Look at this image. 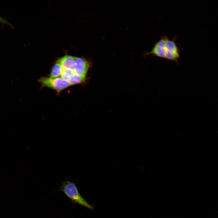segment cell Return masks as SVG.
Here are the masks:
<instances>
[{"label": "cell", "mask_w": 218, "mask_h": 218, "mask_svg": "<svg viewBox=\"0 0 218 218\" xmlns=\"http://www.w3.org/2000/svg\"><path fill=\"white\" fill-rule=\"evenodd\" d=\"M63 68L60 63L57 61L52 68L50 75L51 78H58L61 75Z\"/></svg>", "instance_id": "obj_6"}, {"label": "cell", "mask_w": 218, "mask_h": 218, "mask_svg": "<svg viewBox=\"0 0 218 218\" xmlns=\"http://www.w3.org/2000/svg\"><path fill=\"white\" fill-rule=\"evenodd\" d=\"M75 74L73 69L63 68L61 76V78L69 81Z\"/></svg>", "instance_id": "obj_8"}, {"label": "cell", "mask_w": 218, "mask_h": 218, "mask_svg": "<svg viewBox=\"0 0 218 218\" xmlns=\"http://www.w3.org/2000/svg\"><path fill=\"white\" fill-rule=\"evenodd\" d=\"M60 190L73 204L81 206L91 210L94 209V206L89 203L81 195L74 183L66 180L62 183Z\"/></svg>", "instance_id": "obj_2"}, {"label": "cell", "mask_w": 218, "mask_h": 218, "mask_svg": "<svg viewBox=\"0 0 218 218\" xmlns=\"http://www.w3.org/2000/svg\"><path fill=\"white\" fill-rule=\"evenodd\" d=\"M0 22L3 24L6 25L11 27H12V25L11 24L1 16H0Z\"/></svg>", "instance_id": "obj_9"}, {"label": "cell", "mask_w": 218, "mask_h": 218, "mask_svg": "<svg viewBox=\"0 0 218 218\" xmlns=\"http://www.w3.org/2000/svg\"><path fill=\"white\" fill-rule=\"evenodd\" d=\"M91 64L84 58L76 57L73 70L75 74L86 77Z\"/></svg>", "instance_id": "obj_4"}, {"label": "cell", "mask_w": 218, "mask_h": 218, "mask_svg": "<svg viewBox=\"0 0 218 218\" xmlns=\"http://www.w3.org/2000/svg\"><path fill=\"white\" fill-rule=\"evenodd\" d=\"M38 82L42 86L50 88L58 92H60L71 85L68 81L61 77H41L38 80Z\"/></svg>", "instance_id": "obj_3"}, {"label": "cell", "mask_w": 218, "mask_h": 218, "mask_svg": "<svg viewBox=\"0 0 218 218\" xmlns=\"http://www.w3.org/2000/svg\"><path fill=\"white\" fill-rule=\"evenodd\" d=\"M76 57L69 55L64 56L57 61L61 64L64 69H73Z\"/></svg>", "instance_id": "obj_5"}, {"label": "cell", "mask_w": 218, "mask_h": 218, "mask_svg": "<svg viewBox=\"0 0 218 218\" xmlns=\"http://www.w3.org/2000/svg\"><path fill=\"white\" fill-rule=\"evenodd\" d=\"M86 77L75 74L69 81L71 85H75L84 82Z\"/></svg>", "instance_id": "obj_7"}, {"label": "cell", "mask_w": 218, "mask_h": 218, "mask_svg": "<svg viewBox=\"0 0 218 218\" xmlns=\"http://www.w3.org/2000/svg\"><path fill=\"white\" fill-rule=\"evenodd\" d=\"M160 37V39L155 43L152 49L146 52L144 56L152 55L169 61H175L177 64H179L182 49L181 46L176 42L178 36L175 35L172 39H170L165 35Z\"/></svg>", "instance_id": "obj_1"}]
</instances>
